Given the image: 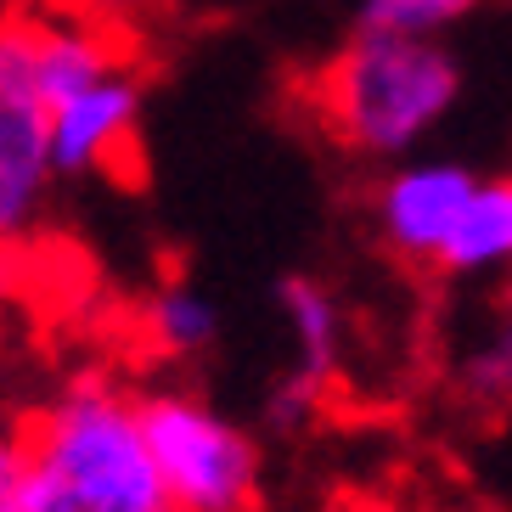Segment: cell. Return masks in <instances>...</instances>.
Segmentation results:
<instances>
[{
	"mask_svg": "<svg viewBox=\"0 0 512 512\" xmlns=\"http://www.w3.org/2000/svg\"><path fill=\"white\" fill-rule=\"evenodd\" d=\"M29 512H175L147 445L141 394L79 372L29 417Z\"/></svg>",
	"mask_w": 512,
	"mask_h": 512,
	"instance_id": "cell-1",
	"label": "cell"
},
{
	"mask_svg": "<svg viewBox=\"0 0 512 512\" xmlns=\"http://www.w3.org/2000/svg\"><path fill=\"white\" fill-rule=\"evenodd\" d=\"M479 0H355V29L361 34H406V40H445L473 17Z\"/></svg>",
	"mask_w": 512,
	"mask_h": 512,
	"instance_id": "cell-12",
	"label": "cell"
},
{
	"mask_svg": "<svg viewBox=\"0 0 512 512\" xmlns=\"http://www.w3.org/2000/svg\"><path fill=\"white\" fill-rule=\"evenodd\" d=\"M141 422L175 512H259V434L197 389H141Z\"/></svg>",
	"mask_w": 512,
	"mask_h": 512,
	"instance_id": "cell-3",
	"label": "cell"
},
{
	"mask_svg": "<svg viewBox=\"0 0 512 512\" xmlns=\"http://www.w3.org/2000/svg\"><path fill=\"white\" fill-rule=\"evenodd\" d=\"M220 304L192 282H164L158 293H147L141 304V349L158 355L169 366H186V361H203L214 344H220Z\"/></svg>",
	"mask_w": 512,
	"mask_h": 512,
	"instance_id": "cell-10",
	"label": "cell"
},
{
	"mask_svg": "<svg viewBox=\"0 0 512 512\" xmlns=\"http://www.w3.org/2000/svg\"><path fill=\"white\" fill-rule=\"evenodd\" d=\"M57 181L62 175L51 158V113L40 102L0 96V248H17L46 220Z\"/></svg>",
	"mask_w": 512,
	"mask_h": 512,
	"instance_id": "cell-6",
	"label": "cell"
},
{
	"mask_svg": "<svg viewBox=\"0 0 512 512\" xmlns=\"http://www.w3.org/2000/svg\"><path fill=\"white\" fill-rule=\"evenodd\" d=\"M439 276H512V175H479L439 254Z\"/></svg>",
	"mask_w": 512,
	"mask_h": 512,
	"instance_id": "cell-9",
	"label": "cell"
},
{
	"mask_svg": "<svg viewBox=\"0 0 512 512\" xmlns=\"http://www.w3.org/2000/svg\"><path fill=\"white\" fill-rule=\"evenodd\" d=\"M479 175L451 158H400L372 192L377 242L411 271H439V254L462 220Z\"/></svg>",
	"mask_w": 512,
	"mask_h": 512,
	"instance_id": "cell-4",
	"label": "cell"
},
{
	"mask_svg": "<svg viewBox=\"0 0 512 512\" xmlns=\"http://www.w3.org/2000/svg\"><path fill=\"white\" fill-rule=\"evenodd\" d=\"M344 512H389V507H344Z\"/></svg>",
	"mask_w": 512,
	"mask_h": 512,
	"instance_id": "cell-18",
	"label": "cell"
},
{
	"mask_svg": "<svg viewBox=\"0 0 512 512\" xmlns=\"http://www.w3.org/2000/svg\"><path fill=\"white\" fill-rule=\"evenodd\" d=\"M136 0H91V12H102V17H119V12H130Z\"/></svg>",
	"mask_w": 512,
	"mask_h": 512,
	"instance_id": "cell-16",
	"label": "cell"
},
{
	"mask_svg": "<svg viewBox=\"0 0 512 512\" xmlns=\"http://www.w3.org/2000/svg\"><path fill=\"white\" fill-rule=\"evenodd\" d=\"M141 102H147L141 79L130 68H113V74L91 79L85 91L46 107L57 175H68V181H79V175H113L130 158V147H136Z\"/></svg>",
	"mask_w": 512,
	"mask_h": 512,
	"instance_id": "cell-5",
	"label": "cell"
},
{
	"mask_svg": "<svg viewBox=\"0 0 512 512\" xmlns=\"http://www.w3.org/2000/svg\"><path fill=\"white\" fill-rule=\"evenodd\" d=\"M276 310H282L287 344H293V366L310 377L338 383V372H344V344H349V316H344V304H338V293L321 276L293 271L276 282Z\"/></svg>",
	"mask_w": 512,
	"mask_h": 512,
	"instance_id": "cell-8",
	"label": "cell"
},
{
	"mask_svg": "<svg viewBox=\"0 0 512 512\" xmlns=\"http://www.w3.org/2000/svg\"><path fill=\"white\" fill-rule=\"evenodd\" d=\"M124 68L113 34H102L96 23H46L40 17V102L57 107L62 96L85 91L91 79Z\"/></svg>",
	"mask_w": 512,
	"mask_h": 512,
	"instance_id": "cell-11",
	"label": "cell"
},
{
	"mask_svg": "<svg viewBox=\"0 0 512 512\" xmlns=\"http://www.w3.org/2000/svg\"><path fill=\"white\" fill-rule=\"evenodd\" d=\"M451 400L467 417H507L512 411V293L484 310L451 355Z\"/></svg>",
	"mask_w": 512,
	"mask_h": 512,
	"instance_id": "cell-7",
	"label": "cell"
},
{
	"mask_svg": "<svg viewBox=\"0 0 512 512\" xmlns=\"http://www.w3.org/2000/svg\"><path fill=\"white\" fill-rule=\"evenodd\" d=\"M0 96L40 102V17L29 12H0Z\"/></svg>",
	"mask_w": 512,
	"mask_h": 512,
	"instance_id": "cell-14",
	"label": "cell"
},
{
	"mask_svg": "<svg viewBox=\"0 0 512 512\" xmlns=\"http://www.w3.org/2000/svg\"><path fill=\"white\" fill-rule=\"evenodd\" d=\"M0 512H29V434L0 428Z\"/></svg>",
	"mask_w": 512,
	"mask_h": 512,
	"instance_id": "cell-15",
	"label": "cell"
},
{
	"mask_svg": "<svg viewBox=\"0 0 512 512\" xmlns=\"http://www.w3.org/2000/svg\"><path fill=\"white\" fill-rule=\"evenodd\" d=\"M6 287H12V271H6V248H0V304H6Z\"/></svg>",
	"mask_w": 512,
	"mask_h": 512,
	"instance_id": "cell-17",
	"label": "cell"
},
{
	"mask_svg": "<svg viewBox=\"0 0 512 512\" xmlns=\"http://www.w3.org/2000/svg\"><path fill=\"white\" fill-rule=\"evenodd\" d=\"M332 383L327 377H310L299 366H287L282 377H271V389L259 394V428L276 439H293L304 428H316V417L327 411Z\"/></svg>",
	"mask_w": 512,
	"mask_h": 512,
	"instance_id": "cell-13",
	"label": "cell"
},
{
	"mask_svg": "<svg viewBox=\"0 0 512 512\" xmlns=\"http://www.w3.org/2000/svg\"><path fill=\"white\" fill-rule=\"evenodd\" d=\"M304 102L327 141H338L344 152L400 164L462 102V62L445 40L355 29L310 74Z\"/></svg>",
	"mask_w": 512,
	"mask_h": 512,
	"instance_id": "cell-2",
	"label": "cell"
}]
</instances>
